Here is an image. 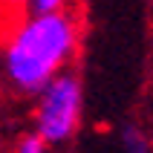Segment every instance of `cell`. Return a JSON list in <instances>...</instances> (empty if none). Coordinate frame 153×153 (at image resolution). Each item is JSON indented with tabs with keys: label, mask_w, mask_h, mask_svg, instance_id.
I'll return each mask as SVG.
<instances>
[{
	"label": "cell",
	"mask_w": 153,
	"mask_h": 153,
	"mask_svg": "<svg viewBox=\"0 0 153 153\" xmlns=\"http://www.w3.org/2000/svg\"><path fill=\"white\" fill-rule=\"evenodd\" d=\"M81 49V20L72 9L26 12L0 38V78L17 95L32 98L46 81L72 67Z\"/></svg>",
	"instance_id": "obj_1"
},
{
	"label": "cell",
	"mask_w": 153,
	"mask_h": 153,
	"mask_svg": "<svg viewBox=\"0 0 153 153\" xmlns=\"http://www.w3.org/2000/svg\"><path fill=\"white\" fill-rule=\"evenodd\" d=\"M32 130L49 147L72 142L84 116V84L72 69H64L32 95Z\"/></svg>",
	"instance_id": "obj_2"
},
{
	"label": "cell",
	"mask_w": 153,
	"mask_h": 153,
	"mask_svg": "<svg viewBox=\"0 0 153 153\" xmlns=\"http://www.w3.org/2000/svg\"><path fill=\"white\" fill-rule=\"evenodd\" d=\"M9 153H52V147L46 145V142H43L41 136H38V133H23V136L17 139L15 145H12V150Z\"/></svg>",
	"instance_id": "obj_3"
},
{
	"label": "cell",
	"mask_w": 153,
	"mask_h": 153,
	"mask_svg": "<svg viewBox=\"0 0 153 153\" xmlns=\"http://www.w3.org/2000/svg\"><path fill=\"white\" fill-rule=\"evenodd\" d=\"M23 9L35 12V15H41V12H64V9H72V0H26Z\"/></svg>",
	"instance_id": "obj_4"
},
{
	"label": "cell",
	"mask_w": 153,
	"mask_h": 153,
	"mask_svg": "<svg viewBox=\"0 0 153 153\" xmlns=\"http://www.w3.org/2000/svg\"><path fill=\"white\" fill-rule=\"evenodd\" d=\"M124 147H127V153H150V142H147L136 127H130L127 133H124Z\"/></svg>",
	"instance_id": "obj_5"
},
{
	"label": "cell",
	"mask_w": 153,
	"mask_h": 153,
	"mask_svg": "<svg viewBox=\"0 0 153 153\" xmlns=\"http://www.w3.org/2000/svg\"><path fill=\"white\" fill-rule=\"evenodd\" d=\"M6 3H9V6H23L26 0H6Z\"/></svg>",
	"instance_id": "obj_6"
}]
</instances>
